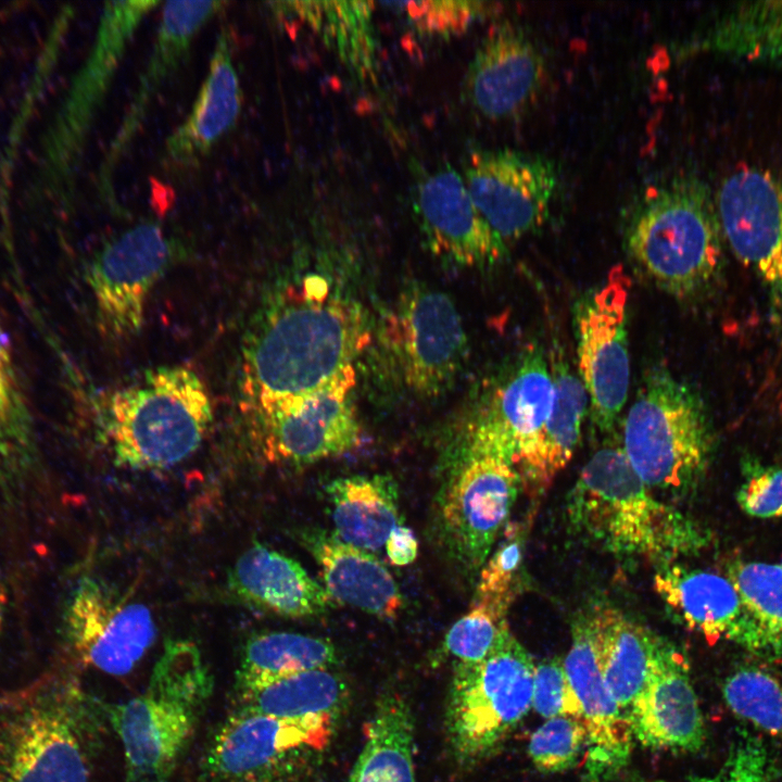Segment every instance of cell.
I'll list each match as a JSON object with an SVG mask.
<instances>
[{
	"label": "cell",
	"instance_id": "1",
	"mask_svg": "<svg viewBox=\"0 0 782 782\" xmlns=\"http://www.w3.org/2000/svg\"><path fill=\"white\" fill-rule=\"evenodd\" d=\"M370 332L362 311L307 292L258 325L243 351V393L256 413L306 394L352 366Z\"/></svg>",
	"mask_w": 782,
	"mask_h": 782
},
{
	"label": "cell",
	"instance_id": "2",
	"mask_svg": "<svg viewBox=\"0 0 782 782\" xmlns=\"http://www.w3.org/2000/svg\"><path fill=\"white\" fill-rule=\"evenodd\" d=\"M566 516L575 533L623 558L667 564L710 541L697 521L652 494L618 446L602 447L583 466Z\"/></svg>",
	"mask_w": 782,
	"mask_h": 782
},
{
	"label": "cell",
	"instance_id": "3",
	"mask_svg": "<svg viewBox=\"0 0 782 782\" xmlns=\"http://www.w3.org/2000/svg\"><path fill=\"white\" fill-rule=\"evenodd\" d=\"M723 234L716 198L696 176L646 187L628 212L625 243L640 270L680 300L703 294L719 277Z\"/></svg>",
	"mask_w": 782,
	"mask_h": 782
},
{
	"label": "cell",
	"instance_id": "4",
	"mask_svg": "<svg viewBox=\"0 0 782 782\" xmlns=\"http://www.w3.org/2000/svg\"><path fill=\"white\" fill-rule=\"evenodd\" d=\"M212 686L198 646L167 641L144 691L106 710L124 748V782H169Z\"/></svg>",
	"mask_w": 782,
	"mask_h": 782
},
{
	"label": "cell",
	"instance_id": "5",
	"mask_svg": "<svg viewBox=\"0 0 782 782\" xmlns=\"http://www.w3.org/2000/svg\"><path fill=\"white\" fill-rule=\"evenodd\" d=\"M212 418L201 378L184 366H161L110 396L104 433L118 465L166 468L198 450Z\"/></svg>",
	"mask_w": 782,
	"mask_h": 782
},
{
	"label": "cell",
	"instance_id": "6",
	"mask_svg": "<svg viewBox=\"0 0 782 782\" xmlns=\"http://www.w3.org/2000/svg\"><path fill=\"white\" fill-rule=\"evenodd\" d=\"M520 471L500 443L467 429L442 465L433 532L443 554L474 573L489 558L516 501Z\"/></svg>",
	"mask_w": 782,
	"mask_h": 782
},
{
	"label": "cell",
	"instance_id": "7",
	"mask_svg": "<svg viewBox=\"0 0 782 782\" xmlns=\"http://www.w3.org/2000/svg\"><path fill=\"white\" fill-rule=\"evenodd\" d=\"M159 1H109L93 45L43 135L28 200L71 207L87 138L122 62L143 21Z\"/></svg>",
	"mask_w": 782,
	"mask_h": 782
},
{
	"label": "cell",
	"instance_id": "8",
	"mask_svg": "<svg viewBox=\"0 0 782 782\" xmlns=\"http://www.w3.org/2000/svg\"><path fill=\"white\" fill-rule=\"evenodd\" d=\"M71 682L48 681L0 708V782H89L90 719Z\"/></svg>",
	"mask_w": 782,
	"mask_h": 782
},
{
	"label": "cell",
	"instance_id": "9",
	"mask_svg": "<svg viewBox=\"0 0 782 782\" xmlns=\"http://www.w3.org/2000/svg\"><path fill=\"white\" fill-rule=\"evenodd\" d=\"M712 437L703 399L669 370L647 374L623 424V453L651 490L682 491L707 466Z\"/></svg>",
	"mask_w": 782,
	"mask_h": 782
},
{
	"label": "cell",
	"instance_id": "10",
	"mask_svg": "<svg viewBox=\"0 0 782 782\" xmlns=\"http://www.w3.org/2000/svg\"><path fill=\"white\" fill-rule=\"evenodd\" d=\"M534 663L505 629L491 654L478 664H453L444 724L453 758L461 766L485 759L532 707Z\"/></svg>",
	"mask_w": 782,
	"mask_h": 782
},
{
	"label": "cell",
	"instance_id": "11",
	"mask_svg": "<svg viewBox=\"0 0 782 782\" xmlns=\"http://www.w3.org/2000/svg\"><path fill=\"white\" fill-rule=\"evenodd\" d=\"M355 382L354 367L349 366L306 394L254 413L265 456L276 463L305 465L357 446Z\"/></svg>",
	"mask_w": 782,
	"mask_h": 782
},
{
	"label": "cell",
	"instance_id": "12",
	"mask_svg": "<svg viewBox=\"0 0 782 782\" xmlns=\"http://www.w3.org/2000/svg\"><path fill=\"white\" fill-rule=\"evenodd\" d=\"M384 340L404 384L426 396L451 384L467 343L455 304L443 292L425 287L400 298L386 319Z\"/></svg>",
	"mask_w": 782,
	"mask_h": 782
},
{
	"label": "cell",
	"instance_id": "13",
	"mask_svg": "<svg viewBox=\"0 0 782 782\" xmlns=\"http://www.w3.org/2000/svg\"><path fill=\"white\" fill-rule=\"evenodd\" d=\"M630 288L622 265L614 266L577 315L579 378L588 393L592 421L601 431L614 427L628 396Z\"/></svg>",
	"mask_w": 782,
	"mask_h": 782
},
{
	"label": "cell",
	"instance_id": "14",
	"mask_svg": "<svg viewBox=\"0 0 782 782\" xmlns=\"http://www.w3.org/2000/svg\"><path fill=\"white\" fill-rule=\"evenodd\" d=\"M70 649L83 664L111 676L130 672L152 646L150 609L102 580L86 576L73 586L62 617Z\"/></svg>",
	"mask_w": 782,
	"mask_h": 782
},
{
	"label": "cell",
	"instance_id": "15",
	"mask_svg": "<svg viewBox=\"0 0 782 782\" xmlns=\"http://www.w3.org/2000/svg\"><path fill=\"white\" fill-rule=\"evenodd\" d=\"M462 175L479 212L506 244L547 219L557 186L550 159L512 149H476Z\"/></svg>",
	"mask_w": 782,
	"mask_h": 782
},
{
	"label": "cell",
	"instance_id": "16",
	"mask_svg": "<svg viewBox=\"0 0 782 782\" xmlns=\"http://www.w3.org/2000/svg\"><path fill=\"white\" fill-rule=\"evenodd\" d=\"M172 253L173 242L156 223L136 225L97 253L87 280L108 336L126 339L140 330L148 295Z\"/></svg>",
	"mask_w": 782,
	"mask_h": 782
},
{
	"label": "cell",
	"instance_id": "17",
	"mask_svg": "<svg viewBox=\"0 0 782 782\" xmlns=\"http://www.w3.org/2000/svg\"><path fill=\"white\" fill-rule=\"evenodd\" d=\"M336 721L331 717L283 719L237 710L209 749V777L213 782H263L292 757L326 747Z\"/></svg>",
	"mask_w": 782,
	"mask_h": 782
},
{
	"label": "cell",
	"instance_id": "18",
	"mask_svg": "<svg viewBox=\"0 0 782 782\" xmlns=\"http://www.w3.org/2000/svg\"><path fill=\"white\" fill-rule=\"evenodd\" d=\"M716 203L724 240L782 308V177L741 168L723 180Z\"/></svg>",
	"mask_w": 782,
	"mask_h": 782
},
{
	"label": "cell",
	"instance_id": "19",
	"mask_svg": "<svg viewBox=\"0 0 782 782\" xmlns=\"http://www.w3.org/2000/svg\"><path fill=\"white\" fill-rule=\"evenodd\" d=\"M563 661L586 733V775L591 782H598L626 766L633 735L603 678L593 608L573 620L571 644Z\"/></svg>",
	"mask_w": 782,
	"mask_h": 782
},
{
	"label": "cell",
	"instance_id": "20",
	"mask_svg": "<svg viewBox=\"0 0 782 782\" xmlns=\"http://www.w3.org/2000/svg\"><path fill=\"white\" fill-rule=\"evenodd\" d=\"M412 204L432 252L462 266H488L504 257L507 244L474 203L463 175L451 165L418 175Z\"/></svg>",
	"mask_w": 782,
	"mask_h": 782
},
{
	"label": "cell",
	"instance_id": "21",
	"mask_svg": "<svg viewBox=\"0 0 782 782\" xmlns=\"http://www.w3.org/2000/svg\"><path fill=\"white\" fill-rule=\"evenodd\" d=\"M628 721L643 746L695 753L705 744L703 715L684 655L654 634L645 684Z\"/></svg>",
	"mask_w": 782,
	"mask_h": 782
},
{
	"label": "cell",
	"instance_id": "22",
	"mask_svg": "<svg viewBox=\"0 0 782 782\" xmlns=\"http://www.w3.org/2000/svg\"><path fill=\"white\" fill-rule=\"evenodd\" d=\"M546 74L545 59L518 25L492 27L470 60L464 93L471 106L490 119L520 113L538 96Z\"/></svg>",
	"mask_w": 782,
	"mask_h": 782
},
{
	"label": "cell",
	"instance_id": "23",
	"mask_svg": "<svg viewBox=\"0 0 782 782\" xmlns=\"http://www.w3.org/2000/svg\"><path fill=\"white\" fill-rule=\"evenodd\" d=\"M225 5L222 1L164 3L148 63L141 72L130 104L100 165L97 187L102 200L116 205L115 167L138 133L148 109L165 80L179 67L199 30Z\"/></svg>",
	"mask_w": 782,
	"mask_h": 782
},
{
	"label": "cell",
	"instance_id": "24",
	"mask_svg": "<svg viewBox=\"0 0 782 782\" xmlns=\"http://www.w3.org/2000/svg\"><path fill=\"white\" fill-rule=\"evenodd\" d=\"M654 589L682 623L709 641L724 639L764 655L759 630L727 576L667 566L654 577Z\"/></svg>",
	"mask_w": 782,
	"mask_h": 782
},
{
	"label": "cell",
	"instance_id": "25",
	"mask_svg": "<svg viewBox=\"0 0 782 782\" xmlns=\"http://www.w3.org/2000/svg\"><path fill=\"white\" fill-rule=\"evenodd\" d=\"M553 395L547 361L539 348H530L494 389L470 427L506 447L518 468L548 416Z\"/></svg>",
	"mask_w": 782,
	"mask_h": 782
},
{
	"label": "cell",
	"instance_id": "26",
	"mask_svg": "<svg viewBox=\"0 0 782 782\" xmlns=\"http://www.w3.org/2000/svg\"><path fill=\"white\" fill-rule=\"evenodd\" d=\"M226 586L241 604L288 618L319 616L332 604L300 563L261 543L237 558Z\"/></svg>",
	"mask_w": 782,
	"mask_h": 782
},
{
	"label": "cell",
	"instance_id": "27",
	"mask_svg": "<svg viewBox=\"0 0 782 782\" xmlns=\"http://www.w3.org/2000/svg\"><path fill=\"white\" fill-rule=\"evenodd\" d=\"M242 91L227 28L216 38L207 74L186 119L167 137L164 159L186 168L200 162L236 125Z\"/></svg>",
	"mask_w": 782,
	"mask_h": 782
},
{
	"label": "cell",
	"instance_id": "28",
	"mask_svg": "<svg viewBox=\"0 0 782 782\" xmlns=\"http://www.w3.org/2000/svg\"><path fill=\"white\" fill-rule=\"evenodd\" d=\"M298 539L316 560L331 600L383 619L399 615L403 597L398 583L370 552L320 529H303Z\"/></svg>",
	"mask_w": 782,
	"mask_h": 782
},
{
	"label": "cell",
	"instance_id": "29",
	"mask_svg": "<svg viewBox=\"0 0 782 782\" xmlns=\"http://www.w3.org/2000/svg\"><path fill=\"white\" fill-rule=\"evenodd\" d=\"M325 491L333 534L354 547L378 551L400 525L399 488L390 475L340 477L331 480Z\"/></svg>",
	"mask_w": 782,
	"mask_h": 782
},
{
	"label": "cell",
	"instance_id": "30",
	"mask_svg": "<svg viewBox=\"0 0 782 782\" xmlns=\"http://www.w3.org/2000/svg\"><path fill=\"white\" fill-rule=\"evenodd\" d=\"M550 369L553 404L532 446L518 465L535 489L548 485L571 459L589 403L582 381L556 353L552 354Z\"/></svg>",
	"mask_w": 782,
	"mask_h": 782
},
{
	"label": "cell",
	"instance_id": "31",
	"mask_svg": "<svg viewBox=\"0 0 782 782\" xmlns=\"http://www.w3.org/2000/svg\"><path fill=\"white\" fill-rule=\"evenodd\" d=\"M678 54H720L782 67V1L740 3L680 45Z\"/></svg>",
	"mask_w": 782,
	"mask_h": 782
},
{
	"label": "cell",
	"instance_id": "32",
	"mask_svg": "<svg viewBox=\"0 0 782 782\" xmlns=\"http://www.w3.org/2000/svg\"><path fill=\"white\" fill-rule=\"evenodd\" d=\"M269 5L277 15L298 17L319 34L358 78L375 77L378 52L373 2L281 1Z\"/></svg>",
	"mask_w": 782,
	"mask_h": 782
},
{
	"label": "cell",
	"instance_id": "33",
	"mask_svg": "<svg viewBox=\"0 0 782 782\" xmlns=\"http://www.w3.org/2000/svg\"><path fill=\"white\" fill-rule=\"evenodd\" d=\"M365 735L346 782H416L414 718L403 696L393 691L380 695Z\"/></svg>",
	"mask_w": 782,
	"mask_h": 782
},
{
	"label": "cell",
	"instance_id": "34",
	"mask_svg": "<svg viewBox=\"0 0 782 782\" xmlns=\"http://www.w3.org/2000/svg\"><path fill=\"white\" fill-rule=\"evenodd\" d=\"M38 465L35 421L0 318V489L17 490L35 475Z\"/></svg>",
	"mask_w": 782,
	"mask_h": 782
},
{
	"label": "cell",
	"instance_id": "35",
	"mask_svg": "<svg viewBox=\"0 0 782 782\" xmlns=\"http://www.w3.org/2000/svg\"><path fill=\"white\" fill-rule=\"evenodd\" d=\"M237 695L238 710L283 719H339L346 708L350 690L344 678L328 668L285 676Z\"/></svg>",
	"mask_w": 782,
	"mask_h": 782
},
{
	"label": "cell",
	"instance_id": "36",
	"mask_svg": "<svg viewBox=\"0 0 782 782\" xmlns=\"http://www.w3.org/2000/svg\"><path fill=\"white\" fill-rule=\"evenodd\" d=\"M593 609L603 678L628 719L647 678L654 633L614 607Z\"/></svg>",
	"mask_w": 782,
	"mask_h": 782
},
{
	"label": "cell",
	"instance_id": "37",
	"mask_svg": "<svg viewBox=\"0 0 782 782\" xmlns=\"http://www.w3.org/2000/svg\"><path fill=\"white\" fill-rule=\"evenodd\" d=\"M338 663V651L326 639L285 631L255 634L243 647L236 674L237 693L297 672L332 668Z\"/></svg>",
	"mask_w": 782,
	"mask_h": 782
},
{
	"label": "cell",
	"instance_id": "38",
	"mask_svg": "<svg viewBox=\"0 0 782 782\" xmlns=\"http://www.w3.org/2000/svg\"><path fill=\"white\" fill-rule=\"evenodd\" d=\"M756 623L765 657L782 658V569L764 562L735 559L726 575Z\"/></svg>",
	"mask_w": 782,
	"mask_h": 782
},
{
	"label": "cell",
	"instance_id": "39",
	"mask_svg": "<svg viewBox=\"0 0 782 782\" xmlns=\"http://www.w3.org/2000/svg\"><path fill=\"white\" fill-rule=\"evenodd\" d=\"M722 693L736 716L782 737V679L759 668H742L727 678Z\"/></svg>",
	"mask_w": 782,
	"mask_h": 782
},
{
	"label": "cell",
	"instance_id": "40",
	"mask_svg": "<svg viewBox=\"0 0 782 782\" xmlns=\"http://www.w3.org/2000/svg\"><path fill=\"white\" fill-rule=\"evenodd\" d=\"M506 609L476 600L470 610L452 625L444 636L443 652L458 664L485 659L508 627Z\"/></svg>",
	"mask_w": 782,
	"mask_h": 782
},
{
	"label": "cell",
	"instance_id": "41",
	"mask_svg": "<svg viewBox=\"0 0 782 782\" xmlns=\"http://www.w3.org/2000/svg\"><path fill=\"white\" fill-rule=\"evenodd\" d=\"M401 12L420 35L450 38L464 33L491 9L489 3L472 0H431L386 2Z\"/></svg>",
	"mask_w": 782,
	"mask_h": 782
},
{
	"label": "cell",
	"instance_id": "42",
	"mask_svg": "<svg viewBox=\"0 0 782 782\" xmlns=\"http://www.w3.org/2000/svg\"><path fill=\"white\" fill-rule=\"evenodd\" d=\"M586 744L583 724L576 718L559 716L546 719L532 734L528 754L544 772H562L578 761Z\"/></svg>",
	"mask_w": 782,
	"mask_h": 782
},
{
	"label": "cell",
	"instance_id": "43",
	"mask_svg": "<svg viewBox=\"0 0 782 782\" xmlns=\"http://www.w3.org/2000/svg\"><path fill=\"white\" fill-rule=\"evenodd\" d=\"M745 480L736 493L741 510L755 518H782V466L743 461Z\"/></svg>",
	"mask_w": 782,
	"mask_h": 782
},
{
	"label": "cell",
	"instance_id": "44",
	"mask_svg": "<svg viewBox=\"0 0 782 782\" xmlns=\"http://www.w3.org/2000/svg\"><path fill=\"white\" fill-rule=\"evenodd\" d=\"M532 707L546 719L567 716L580 721L579 702L559 658L544 659L534 666Z\"/></svg>",
	"mask_w": 782,
	"mask_h": 782
},
{
	"label": "cell",
	"instance_id": "45",
	"mask_svg": "<svg viewBox=\"0 0 782 782\" xmlns=\"http://www.w3.org/2000/svg\"><path fill=\"white\" fill-rule=\"evenodd\" d=\"M522 550V538L512 532L480 568L477 600L507 610L513 598V583L521 566Z\"/></svg>",
	"mask_w": 782,
	"mask_h": 782
},
{
	"label": "cell",
	"instance_id": "46",
	"mask_svg": "<svg viewBox=\"0 0 782 782\" xmlns=\"http://www.w3.org/2000/svg\"><path fill=\"white\" fill-rule=\"evenodd\" d=\"M772 773L773 765L764 743L749 735L734 745L716 775L692 782H769Z\"/></svg>",
	"mask_w": 782,
	"mask_h": 782
},
{
	"label": "cell",
	"instance_id": "47",
	"mask_svg": "<svg viewBox=\"0 0 782 782\" xmlns=\"http://www.w3.org/2000/svg\"><path fill=\"white\" fill-rule=\"evenodd\" d=\"M384 546L390 562L395 566L409 565L417 557L418 541L413 531L403 525L391 531Z\"/></svg>",
	"mask_w": 782,
	"mask_h": 782
},
{
	"label": "cell",
	"instance_id": "48",
	"mask_svg": "<svg viewBox=\"0 0 782 782\" xmlns=\"http://www.w3.org/2000/svg\"><path fill=\"white\" fill-rule=\"evenodd\" d=\"M5 607H7V594H5L4 586L0 580V633L3 628Z\"/></svg>",
	"mask_w": 782,
	"mask_h": 782
},
{
	"label": "cell",
	"instance_id": "49",
	"mask_svg": "<svg viewBox=\"0 0 782 782\" xmlns=\"http://www.w3.org/2000/svg\"><path fill=\"white\" fill-rule=\"evenodd\" d=\"M13 694L0 695V708L5 706L12 698Z\"/></svg>",
	"mask_w": 782,
	"mask_h": 782
},
{
	"label": "cell",
	"instance_id": "50",
	"mask_svg": "<svg viewBox=\"0 0 782 782\" xmlns=\"http://www.w3.org/2000/svg\"><path fill=\"white\" fill-rule=\"evenodd\" d=\"M780 567H781V569H782V562H781V565H780Z\"/></svg>",
	"mask_w": 782,
	"mask_h": 782
}]
</instances>
